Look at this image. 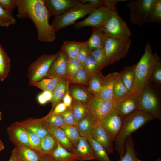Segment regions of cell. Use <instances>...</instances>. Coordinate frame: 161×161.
I'll return each instance as SVG.
<instances>
[{
    "label": "cell",
    "mask_w": 161,
    "mask_h": 161,
    "mask_svg": "<svg viewBox=\"0 0 161 161\" xmlns=\"http://www.w3.org/2000/svg\"><path fill=\"white\" fill-rule=\"evenodd\" d=\"M16 23V20L13 15L6 11L0 5V26L7 27Z\"/></svg>",
    "instance_id": "45"
},
{
    "label": "cell",
    "mask_w": 161,
    "mask_h": 161,
    "mask_svg": "<svg viewBox=\"0 0 161 161\" xmlns=\"http://www.w3.org/2000/svg\"><path fill=\"white\" fill-rule=\"evenodd\" d=\"M4 146L3 143L0 140V151L4 149Z\"/></svg>",
    "instance_id": "59"
},
{
    "label": "cell",
    "mask_w": 161,
    "mask_h": 161,
    "mask_svg": "<svg viewBox=\"0 0 161 161\" xmlns=\"http://www.w3.org/2000/svg\"><path fill=\"white\" fill-rule=\"evenodd\" d=\"M117 103L93 95L85 104L88 111L98 123L114 110Z\"/></svg>",
    "instance_id": "9"
},
{
    "label": "cell",
    "mask_w": 161,
    "mask_h": 161,
    "mask_svg": "<svg viewBox=\"0 0 161 161\" xmlns=\"http://www.w3.org/2000/svg\"><path fill=\"white\" fill-rule=\"evenodd\" d=\"M161 22V0H153L146 22L160 23Z\"/></svg>",
    "instance_id": "33"
},
{
    "label": "cell",
    "mask_w": 161,
    "mask_h": 161,
    "mask_svg": "<svg viewBox=\"0 0 161 161\" xmlns=\"http://www.w3.org/2000/svg\"><path fill=\"white\" fill-rule=\"evenodd\" d=\"M106 38L100 28L92 27V35L87 41L88 47L91 51L96 49L103 48Z\"/></svg>",
    "instance_id": "21"
},
{
    "label": "cell",
    "mask_w": 161,
    "mask_h": 161,
    "mask_svg": "<svg viewBox=\"0 0 161 161\" xmlns=\"http://www.w3.org/2000/svg\"><path fill=\"white\" fill-rule=\"evenodd\" d=\"M83 66L87 73L89 80L101 70L97 62L90 54L84 61Z\"/></svg>",
    "instance_id": "38"
},
{
    "label": "cell",
    "mask_w": 161,
    "mask_h": 161,
    "mask_svg": "<svg viewBox=\"0 0 161 161\" xmlns=\"http://www.w3.org/2000/svg\"><path fill=\"white\" fill-rule=\"evenodd\" d=\"M11 65L10 60L0 43V81H3L7 77Z\"/></svg>",
    "instance_id": "30"
},
{
    "label": "cell",
    "mask_w": 161,
    "mask_h": 161,
    "mask_svg": "<svg viewBox=\"0 0 161 161\" xmlns=\"http://www.w3.org/2000/svg\"><path fill=\"white\" fill-rule=\"evenodd\" d=\"M124 0H104L103 6H105L111 10H114L116 8L115 5L118 2L125 1Z\"/></svg>",
    "instance_id": "52"
},
{
    "label": "cell",
    "mask_w": 161,
    "mask_h": 161,
    "mask_svg": "<svg viewBox=\"0 0 161 161\" xmlns=\"http://www.w3.org/2000/svg\"><path fill=\"white\" fill-rule=\"evenodd\" d=\"M111 10L104 6L95 9L83 20L75 23V28L78 30L85 27L100 28L104 24L110 15Z\"/></svg>",
    "instance_id": "11"
},
{
    "label": "cell",
    "mask_w": 161,
    "mask_h": 161,
    "mask_svg": "<svg viewBox=\"0 0 161 161\" xmlns=\"http://www.w3.org/2000/svg\"><path fill=\"white\" fill-rule=\"evenodd\" d=\"M18 157L16 148L12 150L8 161H18Z\"/></svg>",
    "instance_id": "56"
},
{
    "label": "cell",
    "mask_w": 161,
    "mask_h": 161,
    "mask_svg": "<svg viewBox=\"0 0 161 161\" xmlns=\"http://www.w3.org/2000/svg\"><path fill=\"white\" fill-rule=\"evenodd\" d=\"M139 93H134L123 100L117 103L114 110L121 117L139 109Z\"/></svg>",
    "instance_id": "17"
},
{
    "label": "cell",
    "mask_w": 161,
    "mask_h": 161,
    "mask_svg": "<svg viewBox=\"0 0 161 161\" xmlns=\"http://www.w3.org/2000/svg\"><path fill=\"white\" fill-rule=\"evenodd\" d=\"M68 87L69 79L66 78H62L53 92V97L50 111H52L56 105L62 100Z\"/></svg>",
    "instance_id": "26"
},
{
    "label": "cell",
    "mask_w": 161,
    "mask_h": 161,
    "mask_svg": "<svg viewBox=\"0 0 161 161\" xmlns=\"http://www.w3.org/2000/svg\"><path fill=\"white\" fill-rule=\"evenodd\" d=\"M54 161H78L75 154L62 147L58 142L56 148L49 154Z\"/></svg>",
    "instance_id": "27"
},
{
    "label": "cell",
    "mask_w": 161,
    "mask_h": 161,
    "mask_svg": "<svg viewBox=\"0 0 161 161\" xmlns=\"http://www.w3.org/2000/svg\"><path fill=\"white\" fill-rule=\"evenodd\" d=\"M69 58L65 52L60 50L58 56L52 64L46 76L49 78L58 76L67 78V68Z\"/></svg>",
    "instance_id": "15"
},
{
    "label": "cell",
    "mask_w": 161,
    "mask_h": 161,
    "mask_svg": "<svg viewBox=\"0 0 161 161\" xmlns=\"http://www.w3.org/2000/svg\"><path fill=\"white\" fill-rule=\"evenodd\" d=\"M154 63L150 82L158 89L161 87V59L157 53H154Z\"/></svg>",
    "instance_id": "32"
},
{
    "label": "cell",
    "mask_w": 161,
    "mask_h": 161,
    "mask_svg": "<svg viewBox=\"0 0 161 161\" xmlns=\"http://www.w3.org/2000/svg\"><path fill=\"white\" fill-rule=\"evenodd\" d=\"M154 63L151 44H146L144 52L135 67L133 93H139L150 82Z\"/></svg>",
    "instance_id": "3"
},
{
    "label": "cell",
    "mask_w": 161,
    "mask_h": 161,
    "mask_svg": "<svg viewBox=\"0 0 161 161\" xmlns=\"http://www.w3.org/2000/svg\"><path fill=\"white\" fill-rule=\"evenodd\" d=\"M99 28L106 38L129 39L131 35L126 23L119 16L116 8L111 10L104 24Z\"/></svg>",
    "instance_id": "5"
},
{
    "label": "cell",
    "mask_w": 161,
    "mask_h": 161,
    "mask_svg": "<svg viewBox=\"0 0 161 161\" xmlns=\"http://www.w3.org/2000/svg\"><path fill=\"white\" fill-rule=\"evenodd\" d=\"M2 118V113L0 111V120Z\"/></svg>",
    "instance_id": "60"
},
{
    "label": "cell",
    "mask_w": 161,
    "mask_h": 161,
    "mask_svg": "<svg viewBox=\"0 0 161 161\" xmlns=\"http://www.w3.org/2000/svg\"><path fill=\"white\" fill-rule=\"evenodd\" d=\"M19 19L28 18L36 28L38 40L41 42L52 43L56 39V32L49 23L51 16L43 0H16Z\"/></svg>",
    "instance_id": "1"
},
{
    "label": "cell",
    "mask_w": 161,
    "mask_h": 161,
    "mask_svg": "<svg viewBox=\"0 0 161 161\" xmlns=\"http://www.w3.org/2000/svg\"><path fill=\"white\" fill-rule=\"evenodd\" d=\"M43 118L46 124L49 128L52 126L61 127L65 124L60 114L52 113L50 111L47 116Z\"/></svg>",
    "instance_id": "43"
},
{
    "label": "cell",
    "mask_w": 161,
    "mask_h": 161,
    "mask_svg": "<svg viewBox=\"0 0 161 161\" xmlns=\"http://www.w3.org/2000/svg\"><path fill=\"white\" fill-rule=\"evenodd\" d=\"M18 161H20V160H18Z\"/></svg>",
    "instance_id": "63"
},
{
    "label": "cell",
    "mask_w": 161,
    "mask_h": 161,
    "mask_svg": "<svg viewBox=\"0 0 161 161\" xmlns=\"http://www.w3.org/2000/svg\"><path fill=\"white\" fill-rule=\"evenodd\" d=\"M125 152L119 161H135L137 153L134 149V143L131 135L126 140L125 143Z\"/></svg>",
    "instance_id": "36"
},
{
    "label": "cell",
    "mask_w": 161,
    "mask_h": 161,
    "mask_svg": "<svg viewBox=\"0 0 161 161\" xmlns=\"http://www.w3.org/2000/svg\"><path fill=\"white\" fill-rule=\"evenodd\" d=\"M64 131L74 147L77 145L80 136L77 126L65 124L60 127Z\"/></svg>",
    "instance_id": "40"
},
{
    "label": "cell",
    "mask_w": 161,
    "mask_h": 161,
    "mask_svg": "<svg viewBox=\"0 0 161 161\" xmlns=\"http://www.w3.org/2000/svg\"><path fill=\"white\" fill-rule=\"evenodd\" d=\"M25 129L28 135L30 148L40 154V150L41 142V138L35 134Z\"/></svg>",
    "instance_id": "46"
},
{
    "label": "cell",
    "mask_w": 161,
    "mask_h": 161,
    "mask_svg": "<svg viewBox=\"0 0 161 161\" xmlns=\"http://www.w3.org/2000/svg\"><path fill=\"white\" fill-rule=\"evenodd\" d=\"M65 124L77 126L73 116L72 106L68 107L63 113L60 114Z\"/></svg>",
    "instance_id": "49"
},
{
    "label": "cell",
    "mask_w": 161,
    "mask_h": 161,
    "mask_svg": "<svg viewBox=\"0 0 161 161\" xmlns=\"http://www.w3.org/2000/svg\"><path fill=\"white\" fill-rule=\"evenodd\" d=\"M69 92L74 99L85 103L93 96H91L86 90L79 87H74Z\"/></svg>",
    "instance_id": "42"
},
{
    "label": "cell",
    "mask_w": 161,
    "mask_h": 161,
    "mask_svg": "<svg viewBox=\"0 0 161 161\" xmlns=\"http://www.w3.org/2000/svg\"><path fill=\"white\" fill-rule=\"evenodd\" d=\"M95 9L89 3L81 4L63 14L55 17L51 25L56 32L64 27L74 24L76 21L89 14Z\"/></svg>",
    "instance_id": "6"
},
{
    "label": "cell",
    "mask_w": 161,
    "mask_h": 161,
    "mask_svg": "<svg viewBox=\"0 0 161 161\" xmlns=\"http://www.w3.org/2000/svg\"><path fill=\"white\" fill-rule=\"evenodd\" d=\"M153 0H131L126 6L130 11V20L132 24L141 26L146 22Z\"/></svg>",
    "instance_id": "10"
},
{
    "label": "cell",
    "mask_w": 161,
    "mask_h": 161,
    "mask_svg": "<svg viewBox=\"0 0 161 161\" xmlns=\"http://www.w3.org/2000/svg\"><path fill=\"white\" fill-rule=\"evenodd\" d=\"M40 161H54L49 154H41Z\"/></svg>",
    "instance_id": "58"
},
{
    "label": "cell",
    "mask_w": 161,
    "mask_h": 161,
    "mask_svg": "<svg viewBox=\"0 0 161 161\" xmlns=\"http://www.w3.org/2000/svg\"><path fill=\"white\" fill-rule=\"evenodd\" d=\"M18 160L21 161H40L41 154L30 148L18 145L15 146Z\"/></svg>",
    "instance_id": "24"
},
{
    "label": "cell",
    "mask_w": 161,
    "mask_h": 161,
    "mask_svg": "<svg viewBox=\"0 0 161 161\" xmlns=\"http://www.w3.org/2000/svg\"><path fill=\"white\" fill-rule=\"evenodd\" d=\"M83 42L65 41L64 42L60 50L65 52L69 58H76L79 48Z\"/></svg>",
    "instance_id": "37"
},
{
    "label": "cell",
    "mask_w": 161,
    "mask_h": 161,
    "mask_svg": "<svg viewBox=\"0 0 161 161\" xmlns=\"http://www.w3.org/2000/svg\"><path fill=\"white\" fill-rule=\"evenodd\" d=\"M129 39L106 38L103 50L110 64L124 57L128 52L131 44Z\"/></svg>",
    "instance_id": "8"
},
{
    "label": "cell",
    "mask_w": 161,
    "mask_h": 161,
    "mask_svg": "<svg viewBox=\"0 0 161 161\" xmlns=\"http://www.w3.org/2000/svg\"><path fill=\"white\" fill-rule=\"evenodd\" d=\"M67 108L63 102H60L56 105L52 111H50L53 114H60L64 112Z\"/></svg>",
    "instance_id": "53"
},
{
    "label": "cell",
    "mask_w": 161,
    "mask_h": 161,
    "mask_svg": "<svg viewBox=\"0 0 161 161\" xmlns=\"http://www.w3.org/2000/svg\"><path fill=\"white\" fill-rule=\"evenodd\" d=\"M105 77L100 71L92 78L89 81V91L94 96L101 90L103 85Z\"/></svg>",
    "instance_id": "39"
},
{
    "label": "cell",
    "mask_w": 161,
    "mask_h": 161,
    "mask_svg": "<svg viewBox=\"0 0 161 161\" xmlns=\"http://www.w3.org/2000/svg\"><path fill=\"white\" fill-rule=\"evenodd\" d=\"M82 67V64L76 58H69L67 68V78L70 80Z\"/></svg>",
    "instance_id": "44"
},
{
    "label": "cell",
    "mask_w": 161,
    "mask_h": 161,
    "mask_svg": "<svg viewBox=\"0 0 161 161\" xmlns=\"http://www.w3.org/2000/svg\"><path fill=\"white\" fill-rule=\"evenodd\" d=\"M91 51L88 46L87 41H84L79 48L76 57L82 65L85 59L90 55Z\"/></svg>",
    "instance_id": "48"
},
{
    "label": "cell",
    "mask_w": 161,
    "mask_h": 161,
    "mask_svg": "<svg viewBox=\"0 0 161 161\" xmlns=\"http://www.w3.org/2000/svg\"><path fill=\"white\" fill-rule=\"evenodd\" d=\"M86 138L93 151L96 160L98 161H111L104 148L93 139L90 134Z\"/></svg>",
    "instance_id": "29"
},
{
    "label": "cell",
    "mask_w": 161,
    "mask_h": 161,
    "mask_svg": "<svg viewBox=\"0 0 161 161\" xmlns=\"http://www.w3.org/2000/svg\"><path fill=\"white\" fill-rule=\"evenodd\" d=\"M58 142L50 133L41 139L40 151L41 154H51L57 148Z\"/></svg>",
    "instance_id": "31"
},
{
    "label": "cell",
    "mask_w": 161,
    "mask_h": 161,
    "mask_svg": "<svg viewBox=\"0 0 161 161\" xmlns=\"http://www.w3.org/2000/svg\"><path fill=\"white\" fill-rule=\"evenodd\" d=\"M132 94L129 92L120 75L114 85L113 100L117 103L125 99Z\"/></svg>",
    "instance_id": "28"
},
{
    "label": "cell",
    "mask_w": 161,
    "mask_h": 161,
    "mask_svg": "<svg viewBox=\"0 0 161 161\" xmlns=\"http://www.w3.org/2000/svg\"><path fill=\"white\" fill-rule=\"evenodd\" d=\"M160 89L150 82L139 93V109L147 112L161 120Z\"/></svg>",
    "instance_id": "4"
},
{
    "label": "cell",
    "mask_w": 161,
    "mask_h": 161,
    "mask_svg": "<svg viewBox=\"0 0 161 161\" xmlns=\"http://www.w3.org/2000/svg\"><path fill=\"white\" fill-rule=\"evenodd\" d=\"M90 135L97 142L101 144L109 154L113 153V142L102 125L97 123L91 130Z\"/></svg>",
    "instance_id": "18"
},
{
    "label": "cell",
    "mask_w": 161,
    "mask_h": 161,
    "mask_svg": "<svg viewBox=\"0 0 161 161\" xmlns=\"http://www.w3.org/2000/svg\"><path fill=\"white\" fill-rule=\"evenodd\" d=\"M42 93L47 102L52 100L53 97V92L43 91Z\"/></svg>",
    "instance_id": "55"
},
{
    "label": "cell",
    "mask_w": 161,
    "mask_h": 161,
    "mask_svg": "<svg viewBox=\"0 0 161 161\" xmlns=\"http://www.w3.org/2000/svg\"><path fill=\"white\" fill-rule=\"evenodd\" d=\"M82 4H90L94 8L96 9L103 6V0H81Z\"/></svg>",
    "instance_id": "51"
},
{
    "label": "cell",
    "mask_w": 161,
    "mask_h": 161,
    "mask_svg": "<svg viewBox=\"0 0 161 161\" xmlns=\"http://www.w3.org/2000/svg\"><path fill=\"white\" fill-rule=\"evenodd\" d=\"M8 137L15 146L20 145L30 148L28 134L26 129L16 122L7 129Z\"/></svg>",
    "instance_id": "16"
},
{
    "label": "cell",
    "mask_w": 161,
    "mask_h": 161,
    "mask_svg": "<svg viewBox=\"0 0 161 161\" xmlns=\"http://www.w3.org/2000/svg\"><path fill=\"white\" fill-rule=\"evenodd\" d=\"M70 80L73 83L85 85L89 83V81L87 73L83 66L80 68Z\"/></svg>",
    "instance_id": "47"
},
{
    "label": "cell",
    "mask_w": 161,
    "mask_h": 161,
    "mask_svg": "<svg viewBox=\"0 0 161 161\" xmlns=\"http://www.w3.org/2000/svg\"><path fill=\"white\" fill-rule=\"evenodd\" d=\"M90 54L97 62L101 69L109 65L103 48L92 50Z\"/></svg>",
    "instance_id": "41"
},
{
    "label": "cell",
    "mask_w": 161,
    "mask_h": 161,
    "mask_svg": "<svg viewBox=\"0 0 161 161\" xmlns=\"http://www.w3.org/2000/svg\"><path fill=\"white\" fill-rule=\"evenodd\" d=\"M62 100L63 103L67 107L71 106L72 102V99L68 89L67 90Z\"/></svg>",
    "instance_id": "54"
},
{
    "label": "cell",
    "mask_w": 161,
    "mask_h": 161,
    "mask_svg": "<svg viewBox=\"0 0 161 161\" xmlns=\"http://www.w3.org/2000/svg\"><path fill=\"white\" fill-rule=\"evenodd\" d=\"M0 5L6 11L12 14L17 7L16 0H0Z\"/></svg>",
    "instance_id": "50"
},
{
    "label": "cell",
    "mask_w": 161,
    "mask_h": 161,
    "mask_svg": "<svg viewBox=\"0 0 161 161\" xmlns=\"http://www.w3.org/2000/svg\"><path fill=\"white\" fill-rule=\"evenodd\" d=\"M62 78L58 76L49 78H43L33 83L32 85L36 87L43 91L53 92L58 83Z\"/></svg>",
    "instance_id": "34"
},
{
    "label": "cell",
    "mask_w": 161,
    "mask_h": 161,
    "mask_svg": "<svg viewBox=\"0 0 161 161\" xmlns=\"http://www.w3.org/2000/svg\"><path fill=\"white\" fill-rule=\"evenodd\" d=\"M49 133L62 147L73 152L74 146L62 129L59 127L52 126L49 128Z\"/></svg>",
    "instance_id": "22"
},
{
    "label": "cell",
    "mask_w": 161,
    "mask_h": 161,
    "mask_svg": "<svg viewBox=\"0 0 161 161\" xmlns=\"http://www.w3.org/2000/svg\"><path fill=\"white\" fill-rule=\"evenodd\" d=\"M16 122L21 126L36 134L41 139L49 133V127L46 124L43 118H28Z\"/></svg>",
    "instance_id": "14"
},
{
    "label": "cell",
    "mask_w": 161,
    "mask_h": 161,
    "mask_svg": "<svg viewBox=\"0 0 161 161\" xmlns=\"http://www.w3.org/2000/svg\"><path fill=\"white\" fill-rule=\"evenodd\" d=\"M120 75L119 73L114 72L105 76L104 82L101 90L94 96L104 100H113L114 85Z\"/></svg>",
    "instance_id": "20"
},
{
    "label": "cell",
    "mask_w": 161,
    "mask_h": 161,
    "mask_svg": "<svg viewBox=\"0 0 161 161\" xmlns=\"http://www.w3.org/2000/svg\"><path fill=\"white\" fill-rule=\"evenodd\" d=\"M73 152L78 160L85 161L96 160L93 151L86 138L80 136Z\"/></svg>",
    "instance_id": "19"
},
{
    "label": "cell",
    "mask_w": 161,
    "mask_h": 161,
    "mask_svg": "<svg viewBox=\"0 0 161 161\" xmlns=\"http://www.w3.org/2000/svg\"><path fill=\"white\" fill-rule=\"evenodd\" d=\"M76 126L87 114L88 111L85 103L74 99L71 106Z\"/></svg>",
    "instance_id": "35"
},
{
    "label": "cell",
    "mask_w": 161,
    "mask_h": 161,
    "mask_svg": "<svg viewBox=\"0 0 161 161\" xmlns=\"http://www.w3.org/2000/svg\"><path fill=\"white\" fill-rule=\"evenodd\" d=\"M37 99L39 103L41 104H44L47 102L42 93L38 95Z\"/></svg>",
    "instance_id": "57"
},
{
    "label": "cell",
    "mask_w": 161,
    "mask_h": 161,
    "mask_svg": "<svg viewBox=\"0 0 161 161\" xmlns=\"http://www.w3.org/2000/svg\"><path fill=\"white\" fill-rule=\"evenodd\" d=\"M59 54V51L54 54H44L30 64L28 69L30 85H32L46 76L52 64Z\"/></svg>",
    "instance_id": "7"
},
{
    "label": "cell",
    "mask_w": 161,
    "mask_h": 161,
    "mask_svg": "<svg viewBox=\"0 0 161 161\" xmlns=\"http://www.w3.org/2000/svg\"><path fill=\"white\" fill-rule=\"evenodd\" d=\"M155 119L152 115L140 110H136L123 117L122 125L114 140L115 149L120 158L125 153L126 139L146 123Z\"/></svg>",
    "instance_id": "2"
},
{
    "label": "cell",
    "mask_w": 161,
    "mask_h": 161,
    "mask_svg": "<svg viewBox=\"0 0 161 161\" xmlns=\"http://www.w3.org/2000/svg\"><path fill=\"white\" fill-rule=\"evenodd\" d=\"M51 16L55 17L65 13L71 9L82 4L81 0H43Z\"/></svg>",
    "instance_id": "12"
},
{
    "label": "cell",
    "mask_w": 161,
    "mask_h": 161,
    "mask_svg": "<svg viewBox=\"0 0 161 161\" xmlns=\"http://www.w3.org/2000/svg\"><path fill=\"white\" fill-rule=\"evenodd\" d=\"M135 64L125 67L120 72L121 79L129 92L133 93L135 82Z\"/></svg>",
    "instance_id": "25"
},
{
    "label": "cell",
    "mask_w": 161,
    "mask_h": 161,
    "mask_svg": "<svg viewBox=\"0 0 161 161\" xmlns=\"http://www.w3.org/2000/svg\"><path fill=\"white\" fill-rule=\"evenodd\" d=\"M97 123L92 115L88 111L85 117L77 125L80 136L86 138L90 134L91 130Z\"/></svg>",
    "instance_id": "23"
},
{
    "label": "cell",
    "mask_w": 161,
    "mask_h": 161,
    "mask_svg": "<svg viewBox=\"0 0 161 161\" xmlns=\"http://www.w3.org/2000/svg\"><path fill=\"white\" fill-rule=\"evenodd\" d=\"M135 161H142L140 160L138 158H137Z\"/></svg>",
    "instance_id": "61"
},
{
    "label": "cell",
    "mask_w": 161,
    "mask_h": 161,
    "mask_svg": "<svg viewBox=\"0 0 161 161\" xmlns=\"http://www.w3.org/2000/svg\"><path fill=\"white\" fill-rule=\"evenodd\" d=\"M161 161V159L160 158H159L158 159H157L156 161Z\"/></svg>",
    "instance_id": "62"
},
{
    "label": "cell",
    "mask_w": 161,
    "mask_h": 161,
    "mask_svg": "<svg viewBox=\"0 0 161 161\" xmlns=\"http://www.w3.org/2000/svg\"><path fill=\"white\" fill-rule=\"evenodd\" d=\"M123 121V118L114 109L98 123H100L104 128L114 141L122 125Z\"/></svg>",
    "instance_id": "13"
}]
</instances>
